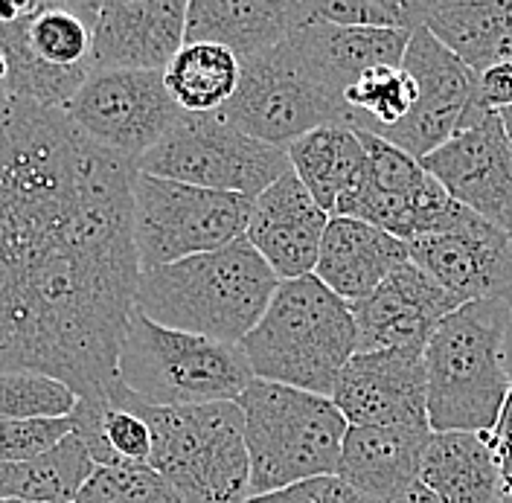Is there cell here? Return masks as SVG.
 <instances>
[{"label": "cell", "instance_id": "6", "mask_svg": "<svg viewBox=\"0 0 512 503\" xmlns=\"http://www.w3.org/2000/svg\"><path fill=\"white\" fill-rule=\"evenodd\" d=\"M117 376L155 408L239 402L256 381L242 344L160 326L140 309L128 320Z\"/></svg>", "mask_w": 512, "mask_h": 503}, {"label": "cell", "instance_id": "35", "mask_svg": "<svg viewBox=\"0 0 512 503\" xmlns=\"http://www.w3.org/2000/svg\"><path fill=\"white\" fill-rule=\"evenodd\" d=\"M489 448H492V457H495V466L504 477V495H512V387L501 416L495 422V428L489 434H483Z\"/></svg>", "mask_w": 512, "mask_h": 503}, {"label": "cell", "instance_id": "36", "mask_svg": "<svg viewBox=\"0 0 512 503\" xmlns=\"http://www.w3.org/2000/svg\"><path fill=\"white\" fill-rule=\"evenodd\" d=\"M480 102L492 111L512 108V62L498 64L480 76Z\"/></svg>", "mask_w": 512, "mask_h": 503}, {"label": "cell", "instance_id": "23", "mask_svg": "<svg viewBox=\"0 0 512 503\" xmlns=\"http://www.w3.org/2000/svg\"><path fill=\"white\" fill-rule=\"evenodd\" d=\"M419 27L478 76L512 62V0H419Z\"/></svg>", "mask_w": 512, "mask_h": 503}, {"label": "cell", "instance_id": "29", "mask_svg": "<svg viewBox=\"0 0 512 503\" xmlns=\"http://www.w3.org/2000/svg\"><path fill=\"white\" fill-rule=\"evenodd\" d=\"M163 79L184 114H219L239 88L242 62L219 44H184Z\"/></svg>", "mask_w": 512, "mask_h": 503}, {"label": "cell", "instance_id": "19", "mask_svg": "<svg viewBox=\"0 0 512 503\" xmlns=\"http://www.w3.org/2000/svg\"><path fill=\"white\" fill-rule=\"evenodd\" d=\"M329 221V213L291 169L254 198L245 239L286 283L315 274Z\"/></svg>", "mask_w": 512, "mask_h": 503}, {"label": "cell", "instance_id": "15", "mask_svg": "<svg viewBox=\"0 0 512 503\" xmlns=\"http://www.w3.org/2000/svg\"><path fill=\"white\" fill-rule=\"evenodd\" d=\"M402 67L414 76L419 88L416 108L399 126L384 128L376 137L399 146L411 158L425 160L451 140L466 111L480 99V76L425 27L411 35Z\"/></svg>", "mask_w": 512, "mask_h": 503}, {"label": "cell", "instance_id": "31", "mask_svg": "<svg viewBox=\"0 0 512 503\" xmlns=\"http://www.w3.org/2000/svg\"><path fill=\"white\" fill-rule=\"evenodd\" d=\"M79 408V396L59 381L41 373L0 376V422L24 419H64Z\"/></svg>", "mask_w": 512, "mask_h": 503}, {"label": "cell", "instance_id": "5", "mask_svg": "<svg viewBox=\"0 0 512 503\" xmlns=\"http://www.w3.org/2000/svg\"><path fill=\"white\" fill-rule=\"evenodd\" d=\"M236 405L245 413L254 495L338 474L350 422L329 396L256 378Z\"/></svg>", "mask_w": 512, "mask_h": 503}, {"label": "cell", "instance_id": "12", "mask_svg": "<svg viewBox=\"0 0 512 503\" xmlns=\"http://www.w3.org/2000/svg\"><path fill=\"white\" fill-rule=\"evenodd\" d=\"M88 140L140 163L184 117L160 70L91 73L64 108Z\"/></svg>", "mask_w": 512, "mask_h": 503}, {"label": "cell", "instance_id": "21", "mask_svg": "<svg viewBox=\"0 0 512 503\" xmlns=\"http://www.w3.org/2000/svg\"><path fill=\"white\" fill-rule=\"evenodd\" d=\"M431 437V425L350 428L338 477L376 503H402L419 483Z\"/></svg>", "mask_w": 512, "mask_h": 503}, {"label": "cell", "instance_id": "42", "mask_svg": "<svg viewBox=\"0 0 512 503\" xmlns=\"http://www.w3.org/2000/svg\"><path fill=\"white\" fill-rule=\"evenodd\" d=\"M501 503H512V495H504V501Z\"/></svg>", "mask_w": 512, "mask_h": 503}, {"label": "cell", "instance_id": "39", "mask_svg": "<svg viewBox=\"0 0 512 503\" xmlns=\"http://www.w3.org/2000/svg\"><path fill=\"white\" fill-rule=\"evenodd\" d=\"M402 503H443V501H440V498H437V495H434V492H431L428 486L416 483L414 489H411V492L405 495V501H402Z\"/></svg>", "mask_w": 512, "mask_h": 503}, {"label": "cell", "instance_id": "8", "mask_svg": "<svg viewBox=\"0 0 512 503\" xmlns=\"http://www.w3.org/2000/svg\"><path fill=\"white\" fill-rule=\"evenodd\" d=\"M99 3H9L0 0V53L12 99L67 108L94 73Z\"/></svg>", "mask_w": 512, "mask_h": 503}, {"label": "cell", "instance_id": "33", "mask_svg": "<svg viewBox=\"0 0 512 503\" xmlns=\"http://www.w3.org/2000/svg\"><path fill=\"white\" fill-rule=\"evenodd\" d=\"M312 18L335 27L419 30V0H312Z\"/></svg>", "mask_w": 512, "mask_h": 503}, {"label": "cell", "instance_id": "40", "mask_svg": "<svg viewBox=\"0 0 512 503\" xmlns=\"http://www.w3.org/2000/svg\"><path fill=\"white\" fill-rule=\"evenodd\" d=\"M501 120H504V131H507V140H510L512 152V108H504V111H501Z\"/></svg>", "mask_w": 512, "mask_h": 503}, {"label": "cell", "instance_id": "2", "mask_svg": "<svg viewBox=\"0 0 512 503\" xmlns=\"http://www.w3.org/2000/svg\"><path fill=\"white\" fill-rule=\"evenodd\" d=\"M280 277L248 239L140 274L137 309L160 326L242 344L268 312Z\"/></svg>", "mask_w": 512, "mask_h": 503}, {"label": "cell", "instance_id": "17", "mask_svg": "<svg viewBox=\"0 0 512 503\" xmlns=\"http://www.w3.org/2000/svg\"><path fill=\"white\" fill-rule=\"evenodd\" d=\"M457 309L440 285L416 262H402L367 300L352 306L358 352L411 349L425 352L440 323Z\"/></svg>", "mask_w": 512, "mask_h": 503}, {"label": "cell", "instance_id": "18", "mask_svg": "<svg viewBox=\"0 0 512 503\" xmlns=\"http://www.w3.org/2000/svg\"><path fill=\"white\" fill-rule=\"evenodd\" d=\"M187 0H111L99 3L94 27V73L166 70L187 44Z\"/></svg>", "mask_w": 512, "mask_h": 503}, {"label": "cell", "instance_id": "32", "mask_svg": "<svg viewBox=\"0 0 512 503\" xmlns=\"http://www.w3.org/2000/svg\"><path fill=\"white\" fill-rule=\"evenodd\" d=\"M76 503H190L155 469H96Z\"/></svg>", "mask_w": 512, "mask_h": 503}, {"label": "cell", "instance_id": "41", "mask_svg": "<svg viewBox=\"0 0 512 503\" xmlns=\"http://www.w3.org/2000/svg\"><path fill=\"white\" fill-rule=\"evenodd\" d=\"M507 361H510V373H512V315H510V335H507Z\"/></svg>", "mask_w": 512, "mask_h": 503}, {"label": "cell", "instance_id": "7", "mask_svg": "<svg viewBox=\"0 0 512 503\" xmlns=\"http://www.w3.org/2000/svg\"><path fill=\"white\" fill-rule=\"evenodd\" d=\"M149 422L155 448L152 469L190 503H248L251 454L245 413L236 402L155 408L134 396Z\"/></svg>", "mask_w": 512, "mask_h": 503}, {"label": "cell", "instance_id": "13", "mask_svg": "<svg viewBox=\"0 0 512 503\" xmlns=\"http://www.w3.org/2000/svg\"><path fill=\"white\" fill-rule=\"evenodd\" d=\"M408 251L457 309L478 300H512V236L460 204L440 227L411 239Z\"/></svg>", "mask_w": 512, "mask_h": 503}, {"label": "cell", "instance_id": "34", "mask_svg": "<svg viewBox=\"0 0 512 503\" xmlns=\"http://www.w3.org/2000/svg\"><path fill=\"white\" fill-rule=\"evenodd\" d=\"M76 431V419H24L0 422V463H30L59 448Z\"/></svg>", "mask_w": 512, "mask_h": 503}, {"label": "cell", "instance_id": "25", "mask_svg": "<svg viewBox=\"0 0 512 503\" xmlns=\"http://www.w3.org/2000/svg\"><path fill=\"white\" fill-rule=\"evenodd\" d=\"M286 152L294 175L329 213V219L341 216V210L370 178V158L355 128H315L294 140Z\"/></svg>", "mask_w": 512, "mask_h": 503}, {"label": "cell", "instance_id": "22", "mask_svg": "<svg viewBox=\"0 0 512 503\" xmlns=\"http://www.w3.org/2000/svg\"><path fill=\"white\" fill-rule=\"evenodd\" d=\"M408 259V242L396 239L382 227L358 219H332L320 245L315 277L355 306L367 300Z\"/></svg>", "mask_w": 512, "mask_h": 503}, {"label": "cell", "instance_id": "28", "mask_svg": "<svg viewBox=\"0 0 512 503\" xmlns=\"http://www.w3.org/2000/svg\"><path fill=\"white\" fill-rule=\"evenodd\" d=\"M99 466L73 431L50 454L30 463H0V501L76 503L82 486Z\"/></svg>", "mask_w": 512, "mask_h": 503}, {"label": "cell", "instance_id": "37", "mask_svg": "<svg viewBox=\"0 0 512 503\" xmlns=\"http://www.w3.org/2000/svg\"><path fill=\"white\" fill-rule=\"evenodd\" d=\"M306 486H309V492H312L315 503H376L370 495L358 492V489L350 486L347 480H341L338 474L309 480Z\"/></svg>", "mask_w": 512, "mask_h": 503}, {"label": "cell", "instance_id": "20", "mask_svg": "<svg viewBox=\"0 0 512 503\" xmlns=\"http://www.w3.org/2000/svg\"><path fill=\"white\" fill-rule=\"evenodd\" d=\"M312 21V0H192L187 44H219L248 62Z\"/></svg>", "mask_w": 512, "mask_h": 503}, {"label": "cell", "instance_id": "11", "mask_svg": "<svg viewBox=\"0 0 512 503\" xmlns=\"http://www.w3.org/2000/svg\"><path fill=\"white\" fill-rule=\"evenodd\" d=\"M137 169L190 187L256 198L291 172V160L286 149L248 137L219 114H184Z\"/></svg>", "mask_w": 512, "mask_h": 503}, {"label": "cell", "instance_id": "30", "mask_svg": "<svg viewBox=\"0 0 512 503\" xmlns=\"http://www.w3.org/2000/svg\"><path fill=\"white\" fill-rule=\"evenodd\" d=\"M352 128L367 134H382L399 126L416 108L419 88L405 67H373L347 88Z\"/></svg>", "mask_w": 512, "mask_h": 503}, {"label": "cell", "instance_id": "1", "mask_svg": "<svg viewBox=\"0 0 512 503\" xmlns=\"http://www.w3.org/2000/svg\"><path fill=\"white\" fill-rule=\"evenodd\" d=\"M137 163L62 108H0V376L41 373L102 396L137 309Z\"/></svg>", "mask_w": 512, "mask_h": 503}, {"label": "cell", "instance_id": "43", "mask_svg": "<svg viewBox=\"0 0 512 503\" xmlns=\"http://www.w3.org/2000/svg\"><path fill=\"white\" fill-rule=\"evenodd\" d=\"M0 503H27V501H0Z\"/></svg>", "mask_w": 512, "mask_h": 503}, {"label": "cell", "instance_id": "10", "mask_svg": "<svg viewBox=\"0 0 512 503\" xmlns=\"http://www.w3.org/2000/svg\"><path fill=\"white\" fill-rule=\"evenodd\" d=\"M251 210L254 198L137 172L134 242L143 274L245 239Z\"/></svg>", "mask_w": 512, "mask_h": 503}, {"label": "cell", "instance_id": "38", "mask_svg": "<svg viewBox=\"0 0 512 503\" xmlns=\"http://www.w3.org/2000/svg\"><path fill=\"white\" fill-rule=\"evenodd\" d=\"M248 503H315V498H312L309 486L300 483V486H288V489L268 492V495H251Z\"/></svg>", "mask_w": 512, "mask_h": 503}, {"label": "cell", "instance_id": "16", "mask_svg": "<svg viewBox=\"0 0 512 503\" xmlns=\"http://www.w3.org/2000/svg\"><path fill=\"white\" fill-rule=\"evenodd\" d=\"M329 399L344 413L350 428L431 425L425 352H355Z\"/></svg>", "mask_w": 512, "mask_h": 503}, {"label": "cell", "instance_id": "14", "mask_svg": "<svg viewBox=\"0 0 512 503\" xmlns=\"http://www.w3.org/2000/svg\"><path fill=\"white\" fill-rule=\"evenodd\" d=\"M448 195L512 236V152L501 111L475 102L451 140L422 160Z\"/></svg>", "mask_w": 512, "mask_h": 503}, {"label": "cell", "instance_id": "9", "mask_svg": "<svg viewBox=\"0 0 512 503\" xmlns=\"http://www.w3.org/2000/svg\"><path fill=\"white\" fill-rule=\"evenodd\" d=\"M219 117L248 137L280 149H288L294 140L315 128H352L347 99L320 79L294 38L242 62L239 88L219 111Z\"/></svg>", "mask_w": 512, "mask_h": 503}, {"label": "cell", "instance_id": "3", "mask_svg": "<svg viewBox=\"0 0 512 503\" xmlns=\"http://www.w3.org/2000/svg\"><path fill=\"white\" fill-rule=\"evenodd\" d=\"M510 300L454 309L425 346L428 422L434 434H489L510 396Z\"/></svg>", "mask_w": 512, "mask_h": 503}, {"label": "cell", "instance_id": "24", "mask_svg": "<svg viewBox=\"0 0 512 503\" xmlns=\"http://www.w3.org/2000/svg\"><path fill=\"white\" fill-rule=\"evenodd\" d=\"M411 35L414 32L335 27L326 21H312L291 38L306 62L318 70L320 79L338 96H347V88L367 70L402 67Z\"/></svg>", "mask_w": 512, "mask_h": 503}, {"label": "cell", "instance_id": "4", "mask_svg": "<svg viewBox=\"0 0 512 503\" xmlns=\"http://www.w3.org/2000/svg\"><path fill=\"white\" fill-rule=\"evenodd\" d=\"M242 349L256 378L332 396L341 370L358 352V326L350 303L309 274L280 283Z\"/></svg>", "mask_w": 512, "mask_h": 503}, {"label": "cell", "instance_id": "27", "mask_svg": "<svg viewBox=\"0 0 512 503\" xmlns=\"http://www.w3.org/2000/svg\"><path fill=\"white\" fill-rule=\"evenodd\" d=\"M419 483L443 503L504 501V477L483 434H434L422 460Z\"/></svg>", "mask_w": 512, "mask_h": 503}, {"label": "cell", "instance_id": "26", "mask_svg": "<svg viewBox=\"0 0 512 503\" xmlns=\"http://www.w3.org/2000/svg\"><path fill=\"white\" fill-rule=\"evenodd\" d=\"M73 419L76 434L88 445L99 469H152V428L120 378L102 396L79 399Z\"/></svg>", "mask_w": 512, "mask_h": 503}]
</instances>
